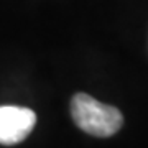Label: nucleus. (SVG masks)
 Segmentation results:
<instances>
[{
    "label": "nucleus",
    "mask_w": 148,
    "mask_h": 148,
    "mask_svg": "<svg viewBox=\"0 0 148 148\" xmlns=\"http://www.w3.org/2000/svg\"><path fill=\"white\" fill-rule=\"evenodd\" d=\"M71 117L82 132L99 138L115 135L123 125V115L117 107L102 104L84 92L71 99Z\"/></svg>",
    "instance_id": "1"
},
{
    "label": "nucleus",
    "mask_w": 148,
    "mask_h": 148,
    "mask_svg": "<svg viewBox=\"0 0 148 148\" xmlns=\"http://www.w3.org/2000/svg\"><path fill=\"white\" fill-rule=\"evenodd\" d=\"M36 114L32 109L16 106H0V143L16 145L32 133Z\"/></svg>",
    "instance_id": "2"
}]
</instances>
